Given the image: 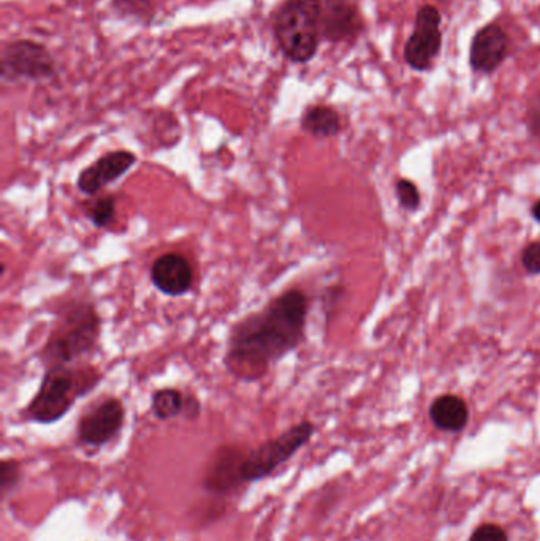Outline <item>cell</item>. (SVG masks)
Segmentation results:
<instances>
[{
  "mask_svg": "<svg viewBox=\"0 0 540 541\" xmlns=\"http://www.w3.org/2000/svg\"><path fill=\"white\" fill-rule=\"evenodd\" d=\"M311 301L301 287H287L259 311L233 323L222 366L241 383H257L306 341Z\"/></svg>",
  "mask_w": 540,
  "mask_h": 541,
  "instance_id": "obj_1",
  "label": "cell"
},
{
  "mask_svg": "<svg viewBox=\"0 0 540 541\" xmlns=\"http://www.w3.org/2000/svg\"><path fill=\"white\" fill-rule=\"evenodd\" d=\"M56 320L39 352L43 367L72 366L99 350L103 318L88 298L67 299L54 309Z\"/></svg>",
  "mask_w": 540,
  "mask_h": 541,
  "instance_id": "obj_2",
  "label": "cell"
},
{
  "mask_svg": "<svg viewBox=\"0 0 540 541\" xmlns=\"http://www.w3.org/2000/svg\"><path fill=\"white\" fill-rule=\"evenodd\" d=\"M103 377L94 364L46 367L39 388L20 410L21 421L40 426L59 423L80 399L97 390Z\"/></svg>",
  "mask_w": 540,
  "mask_h": 541,
  "instance_id": "obj_3",
  "label": "cell"
},
{
  "mask_svg": "<svg viewBox=\"0 0 540 541\" xmlns=\"http://www.w3.org/2000/svg\"><path fill=\"white\" fill-rule=\"evenodd\" d=\"M322 0H287L274 19V35L282 53L293 62L316 56L322 37Z\"/></svg>",
  "mask_w": 540,
  "mask_h": 541,
  "instance_id": "obj_4",
  "label": "cell"
},
{
  "mask_svg": "<svg viewBox=\"0 0 540 541\" xmlns=\"http://www.w3.org/2000/svg\"><path fill=\"white\" fill-rule=\"evenodd\" d=\"M316 424L303 420L293 424L273 439L265 440L255 448H248L244 454L243 477L246 485L271 477L279 467L297 456L298 451L311 442L316 434Z\"/></svg>",
  "mask_w": 540,
  "mask_h": 541,
  "instance_id": "obj_5",
  "label": "cell"
},
{
  "mask_svg": "<svg viewBox=\"0 0 540 541\" xmlns=\"http://www.w3.org/2000/svg\"><path fill=\"white\" fill-rule=\"evenodd\" d=\"M126 418V405L118 396L97 399L88 409H84L78 420V447L89 451L107 447L121 436L126 426Z\"/></svg>",
  "mask_w": 540,
  "mask_h": 541,
  "instance_id": "obj_6",
  "label": "cell"
},
{
  "mask_svg": "<svg viewBox=\"0 0 540 541\" xmlns=\"http://www.w3.org/2000/svg\"><path fill=\"white\" fill-rule=\"evenodd\" d=\"M442 15L433 5H423L415 16L414 31L404 45V61L415 72H426L442 48Z\"/></svg>",
  "mask_w": 540,
  "mask_h": 541,
  "instance_id": "obj_7",
  "label": "cell"
},
{
  "mask_svg": "<svg viewBox=\"0 0 540 541\" xmlns=\"http://www.w3.org/2000/svg\"><path fill=\"white\" fill-rule=\"evenodd\" d=\"M248 448L225 443L214 451L203 473L202 486L216 496H230L246 486L243 477L244 454Z\"/></svg>",
  "mask_w": 540,
  "mask_h": 541,
  "instance_id": "obj_8",
  "label": "cell"
},
{
  "mask_svg": "<svg viewBox=\"0 0 540 541\" xmlns=\"http://www.w3.org/2000/svg\"><path fill=\"white\" fill-rule=\"evenodd\" d=\"M137 163V154L129 149L105 152L78 173L75 186L84 197H97L108 186L124 178Z\"/></svg>",
  "mask_w": 540,
  "mask_h": 541,
  "instance_id": "obj_9",
  "label": "cell"
},
{
  "mask_svg": "<svg viewBox=\"0 0 540 541\" xmlns=\"http://www.w3.org/2000/svg\"><path fill=\"white\" fill-rule=\"evenodd\" d=\"M54 73L53 57L39 43L21 40L8 45L2 54V78L43 80Z\"/></svg>",
  "mask_w": 540,
  "mask_h": 541,
  "instance_id": "obj_10",
  "label": "cell"
},
{
  "mask_svg": "<svg viewBox=\"0 0 540 541\" xmlns=\"http://www.w3.org/2000/svg\"><path fill=\"white\" fill-rule=\"evenodd\" d=\"M149 280L157 292L168 298H183L195 285V269L181 252H165L149 268Z\"/></svg>",
  "mask_w": 540,
  "mask_h": 541,
  "instance_id": "obj_11",
  "label": "cell"
},
{
  "mask_svg": "<svg viewBox=\"0 0 540 541\" xmlns=\"http://www.w3.org/2000/svg\"><path fill=\"white\" fill-rule=\"evenodd\" d=\"M509 35L498 23L483 26L472 37L469 65L480 75H491L501 67L509 54Z\"/></svg>",
  "mask_w": 540,
  "mask_h": 541,
  "instance_id": "obj_12",
  "label": "cell"
},
{
  "mask_svg": "<svg viewBox=\"0 0 540 541\" xmlns=\"http://www.w3.org/2000/svg\"><path fill=\"white\" fill-rule=\"evenodd\" d=\"M362 29V16L350 0H325L322 10V37L330 42H347L357 38Z\"/></svg>",
  "mask_w": 540,
  "mask_h": 541,
  "instance_id": "obj_13",
  "label": "cell"
},
{
  "mask_svg": "<svg viewBox=\"0 0 540 541\" xmlns=\"http://www.w3.org/2000/svg\"><path fill=\"white\" fill-rule=\"evenodd\" d=\"M431 421L441 431L458 432L468 424V405L453 394H445L431 404Z\"/></svg>",
  "mask_w": 540,
  "mask_h": 541,
  "instance_id": "obj_14",
  "label": "cell"
},
{
  "mask_svg": "<svg viewBox=\"0 0 540 541\" xmlns=\"http://www.w3.org/2000/svg\"><path fill=\"white\" fill-rule=\"evenodd\" d=\"M300 127L317 140L338 137L341 132V116L331 106H309L300 119Z\"/></svg>",
  "mask_w": 540,
  "mask_h": 541,
  "instance_id": "obj_15",
  "label": "cell"
},
{
  "mask_svg": "<svg viewBox=\"0 0 540 541\" xmlns=\"http://www.w3.org/2000/svg\"><path fill=\"white\" fill-rule=\"evenodd\" d=\"M186 393L175 386L159 388L151 394V413L157 421L176 420L183 418Z\"/></svg>",
  "mask_w": 540,
  "mask_h": 541,
  "instance_id": "obj_16",
  "label": "cell"
},
{
  "mask_svg": "<svg viewBox=\"0 0 540 541\" xmlns=\"http://www.w3.org/2000/svg\"><path fill=\"white\" fill-rule=\"evenodd\" d=\"M96 200L86 208V217L96 228H108L115 222L118 214V203L113 193L97 195Z\"/></svg>",
  "mask_w": 540,
  "mask_h": 541,
  "instance_id": "obj_17",
  "label": "cell"
},
{
  "mask_svg": "<svg viewBox=\"0 0 540 541\" xmlns=\"http://www.w3.org/2000/svg\"><path fill=\"white\" fill-rule=\"evenodd\" d=\"M23 483V464L15 458H5L0 462V497L7 502Z\"/></svg>",
  "mask_w": 540,
  "mask_h": 541,
  "instance_id": "obj_18",
  "label": "cell"
},
{
  "mask_svg": "<svg viewBox=\"0 0 540 541\" xmlns=\"http://www.w3.org/2000/svg\"><path fill=\"white\" fill-rule=\"evenodd\" d=\"M396 195L400 200L401 206L409 211H415L420 206V192L414 182L401 179L396 182Z\"/></svg>",
  "mask_w": 540,
  "mask_h": 541,
  "instance_id": "obj_19",
  "label": "cell"
},
{
  "mask_svg": "<svg viewBox=\"0 0 540 541\" xmlns=\"http://www.w3.org/2000/svg\"><path fill=\"white\" fill-rule=\"evenodd\" d=\"M469 541H509L506 532L495 524H485L471 535Z\"/></svg>",
  "mask_w": 540,
  "mask_h": 541,
  "instance_id": "obj_20",
  "label": "cell"
},
{
  "mask_svg": "<svg viewBox=\"0 0 540 541\" xmlns=\"http://www.w3.org/2000/svg\"><path fill=\"white\" fill-rule=\"evenodd\" d=\"M521 262L529 274H540V243H531L521 255Z\"/></svg>",
  "mask_w": 540,
  "mask_h": 541,
  "instance_id": "obj_21",
  "label": "cell"
},
{
  "mask_svg": "<svg viewBox=\"0 0 540 541\" xmlns=\"http://www.w3.org/2000/svg\"><path fill=\"white\" fill-rule=\"evenodd\" d=\"M202 401L194 393H186V405H184L183 418L186 421H197L202 417Z\"/></svg>",
  "mask_w": 540,
  "mask_h": 541,
  "instance_id": "obj_22",
  "label": "cell"
},
{
  "mask_svg": "<svg viewBox=\"0 0 540 541\" xmlns=\"http://www.w3.org/2000/svg\"><path fill=\"white\" fill-rule=\"evenodd\" d=\"M528 129L534 137L540 138V91L528 111Z\"/></svg>",
  "mask_w": 540,
  "mask_h": 541,
  "instance_id": "obj_23",
  "label": "cell"
},
{
  "mask_svg": "<svg viewBox=\"0 0 540 541\" xmlns=\"http://www.w3.org/2000/svg\"><path fill=\"white\" fill-rule=\"evenodd\" d=\"M533 216H534V219L537 220V222H540V201L539 203H536V205H534Z\"/></svg>",
  "mask_w": 540,
  "mask_h": 541,
  "instance_id": "obj_24",
  "label": "cell"
}]
</instances>
